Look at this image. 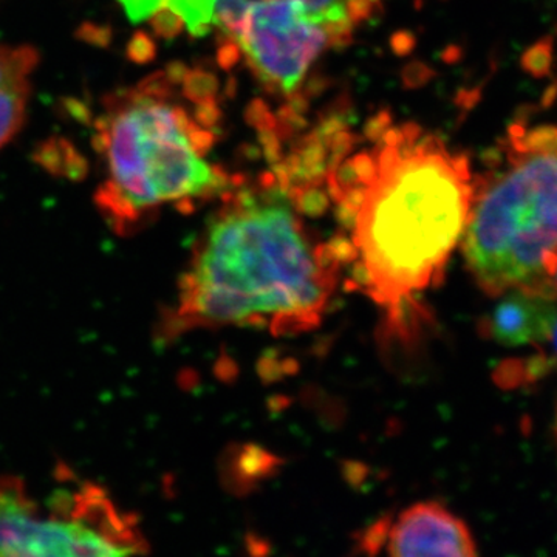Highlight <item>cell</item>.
<instances>
[{
  "mask_svg": "<svg viewBox=\"0 0 557 557\" xmlns=\"http://www.w3.org/2000/svg\"><path fill=\"white\" fill-rule=\"evenodd\" d=\"M161 318V341L196 330L255 329L300 335L321 325L346 252L307 222L309 211L278 180L222 196Z\"/></svg>",
  "mask_w": 557,
  "mask_h": 557,
  "instance_id": "1",
  "label": "cell"
},
{
  "mask_svg": "<svg viewBox=\"0 0 557 557\" xmlns=\"http://www.w3.org/2000/svg\"><path fill=\"white\" fill-rule=\"evenodd\" d=\"M347 220L346 265L358 288L406 336L418 299L440 284L463 239L474 177L463 153L416 124L388 127L330 180Z\"/></svg>",
  "mask_w": 557,
  "mask_h": 557,
  "instance_id": "2",
  "label": "cell"
},
{
  "mask_svg": "<svg viewBox=\"0 0 557 557\" xmlns=\"http://www.w3.org/2000/svg\"><path fill=\"white\" fill-rule=\"evenodd\" d=\"M222 109L209 73L171 65L104 101L95 145L106 177L95 201L120 236L164 208L189 211L236 182L212 160Z\"/></svg>",
  "mask_w": 557,
  "mask_h": 557,
  "instance_id": "3",
  "label": "cell"
},
{
  "mask_svg": "<svg viewBox=\"0 0 557 557\" xmlns=\"http://www.w3.org/2000/svg\"><path fill=\"white\" fill-rule=\"evenodd\" d=\"M505 149V161L474 178L465 262L487 296L525 288L556 298L557 146L527 148L508 137Z\"/></svg>",
  "mask_w": 557,
  "mask_h": 557,
  "instance_id": "4",
  "label": "cell"
},
{
  "mask_svg": "<svg viewBox=\"0 0 557 557\" xmlns=\"http://www.w3.org/2000/svg\"><path fill=\"white\" fill-rule=\"evenodd\" d=\"M376 0H218V25L271 94L292 95L325 51L346 46Z\"/></svg>",
  "mask_w": 557,
  "mask_h": 557,
  "instance_id": "5",
  "label": "cell"
},
{
  "mask_svg": "<svg viewBox=\"0 0 557 557\" xmlns=\"http://www.w3.org/2000/svg\"><path fill=\"white\" fill-rule=\"evenodd\" d=\"M46 502L16 475L0 478V557L145 555L137 518L104 487L70 478Z\"/></svg>",
  "mask_w": 557,
  "mask_h": 557,
  "instance_id": "6",
  "label": "cell"
},
{
  "mask_svg": "<svg viewBox=\"0 0 557 557\" xmlns=\"http://www.w3.org/2000/svg\"><path fill=\"white\" fill-rule=\"evenodd\" d=\"M366 555L475 556L474 537L463 520L437 502H421L376 520L358 539Z\"/></svg>",
  "mask_w": 557,
  "mask_h": 557,
  "instance_id": "7",
  "label": "cell"
},
{
  "mask_svg": "<svg viewBox=\"0 0 557 557\" xmlns=\"http://www.w3.org/2000/svg\"><path fill=\"white\" fill-rule=\"evenodd\" d=\"M487 319V333L502 346L519 347L545 343L557 324L556 298L534 289L512 288L497 296Z\"/></svg>",
  "mask_w": 557,
  "mask_h": 557,
  "instance_id": "8",
  "label": "cell"
},
{
  "mask_svg": "<svg viewBox=\"0 0 557 557\" xmlns=\"http://www.w3.org/2000/svg\"><path fill=\"white\" fill-rule=\"evenodd\" d=\"M38 62V51L33 47L0 44V149L24 124Z\"/></svg>",
  "mask_w": 557,
  "mask_h": 557,
  "instance_id": "9",
  "label": "cell"
},
{
  "mask_svg": "<svg viewBox=\"0 0 557 557\" xmlns=\"http://www.w3.org/2000/svg\"><path fill=\"white\" fill-rule=\"evenodd\" d=\"M132 21H159L174 28L186 25L193 35H205L214 21L218 0H121Z\"/></svg>",
  "mask_w": 557,
  "mask_h": 557,
  "instance_id": "10",
  "label": "cell"
},
{
  "mask_svg": "<svg viewBox=\"0 0 557 557\" xmlns=\"http://www.w3.org/2000/svg\"><path fill=\"white\" fill-rule=\"evenodd\" d=\"M553 44L552 39H542L534 44L530 50L523 54L522 67L534 76L547 75L552 69Z\"/></svg>",
  "mask_w": 557,
  "mask_h": 557,
  "instance_id": "11",
  "label": "cell"
},
{
  "mask_svg": "<svg viewBox=\"0 0 557 557\" xmlns=\"http://www.w3.org/2000/svg\"><path fill=\"white\" fill-rule=\"evenodd\" d=\"M556 98H557V86H552L547 90V94H545L544 104L545 106L552 104V102L555 101Z\"/></svg>",
  "mask_w": 557,
  "mask_h": 557,
  "instance_id": "12",
  "label": "cell"
},
{
  "mask_svg": "<svg viewBox=\"0 0 557 557\" xmlns=\"http://www.w3.org/2000/svg\"><path fill=\"white\" fill-rule=\"evenodd\" d=\"M553 335H555V344H556V348H557V324L555 327V332H553Z\"/></svg>",
  "mask_w": 557,
  "mask_h": 557,
  "instance_id": "13",
  "label": "cell"
}]
</instances>
